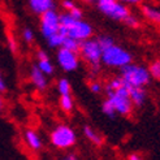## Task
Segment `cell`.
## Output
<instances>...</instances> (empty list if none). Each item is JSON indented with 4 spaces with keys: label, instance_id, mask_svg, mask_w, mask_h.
I'll use <instances>...</instances> for the list:
<instances>
[{
    "label": "cell",
    "instance_id": "obj_1",
    "mask_svg": "<svg viewBox=\"0 0 160 160\" xmlns=\"http://www.w3.org/2000/svg\"><path fill=\"white\" fill-rule=\"evenodd\" d=\"M60 33L78 42L92 38L94 28L83 18H76L69 13H60Z\"/></svg>",
    "mask_w": 160,
    "mask_h": 160
},
{
    "label": "cell",
    "instance_id": "obj_2",
    "mask_svg": "<svg viewBox=\"0 0 160 160\" xmlns=\"http://www.w3.org/2000/svg\"><path fill=\"white\" fill-rule=\"evenodd\" d=\"M133 61V55L116 42L102 50V65L112 69H121Z\"/></svg>",
    "mask_w": 160,
    "mask_h": 160
},
{
    "label": "cell",
    "instance_id": "obj_3",
    "mask_svg": "<svg viewBox=\"0 0 160 160\" xmlns=\"http://www.w3.org/2000/svg\"><path fill=\"white\" fill-rule=\"evenodd\" d=\"M120 77L128 87H146L151 81L148 68L133 61L120 69Z\"/></svg>",
    "mask_w": 160,
    "mask_h": 160
},
{
    "label": "cell",
    "instance_id": "obj_4",
    "mask_svg": "<svg viewBox=\"0 0 160 160\" xmlns=\"http://www.w3.org/2000/svg\"><path fill=\"white\" fill-rule=\"evenodd\" d=\"M79 58H82L94 73H98L102 67V47L97 38H89L79 43Z\"/></svg>",
    "mask_w": 160,
    "mask_h": 160
},
{
    "label": "cell",
    "instance_id": "obj_5",
    "mask_svg": "<svg viewBox=\"0 0 160 160\" xmlns=\"http://www.w3.org/2000/svg\"><path fill=\"white\" fill-rule=\"evenodd\" d=\"M50 143L58 150H69L77 143V133L68 124H59L50 132Z\"/></svg>",
    "mask_w": 160,
    "mask_h": 160
},
{
    "label": "cell",
    "instance_id": "obj_6",
    "mask_svg": "<svg viewBox=\"0 0 160 160\" xmlns=\"http://www.w3.org/2000/svg\"><path fill=\"white\" fill-rule=\"evenodd\" d=\"M107 100L113 107L116 113L120 116H129L133 111V103L129 98V89L124 83L121 87L113 91H106Z\"/></svg>",
    "mask_w": 160,
    "mask_h": 160
},
{
    "label": "cell",
    "instance_id": "obj_7",
    "mask_svg": "<svg viewBox=\"0 0 160 160\" xmlns=\"http://www.w3.org/2000/svg\"><path fill=\"white\" fill-rule=\"evenodd\" d=\"M95 5L103 16L113 21L124 22V20L130 14L128 5L120 0H98Z\"/></svg>",
    "mask_w": 160,
    "mask_h": 160
},
{
    "label": "cell",
    "instance_id": "obj_8",
    "mask_svg": "<svg viewBox=\"0 0 160 160\" xmlns=\"http://www.w3.org/2000/svg\"><path fill=\"white\" fill-rule=\"evenodd\" d=\"M39 31L46 41L60 33V13L56 9H51L39 16Z\"/></svg>",
    "mask_w": 160,
    "mask_h": 160
},
{
    "label": "cell",
    "instance_id": "obj_9",
    "mask_svg": "<svg viewBox=\"0 0 160 160\" xmlns=\"http://www.w3.org/2000/svg\"><path fill=\"white\" fill-rule=\"evenodd\" d=\"M79 59L81 58H79L78 52L62 48V47L58 48V52H56L58 67L65 73H72L79 68Z\"/></svg>",
    "mask_w": 160,
    "mask_h": 160
},
{
    "label": "cell",
    "instance_id": "obj_10",
    "mask_svg": "<svg viewBox=\"0 0 160 160\" xmlns=\"http://www.w3.org/2000/svg\"><path fill=\"white\" fill-rule=\"evenodd\" d=\"M29 78H30L31 83H33V86L39 91H44L47 87H48V77H47L35 64L30 67Z\"/></svg>",
    "mask_w": 160,
    "mask_h": 160
},
{
    "label": "cell",
    "instance_id": "obj_11",
    "mask_svg": "<svg viewBox=\"0 0 160 160\" xmlns=\"http://www.w3.org/2000/svg\"><path fill=\"white\" fill-rule=\"evenodd\" d=\"M35 58H37L35 65L41 69L47 77L53 76V73H55V65L52 64L48 53H47L44 50H38Z\"/></svg>",
    "mask_w": 160,
    "mask_h": 160
},
{
    "label": "cell",
    "instance_id": "obj_12",
    "mask_svg": "<svg viewBox=\"0 0 160 160\" xmlns=\"http://www.w3.org/2000/svg\"><path fill=\"white\" fill-rule=\"evenodd\" d=\"M23 141H25L29 150L34 151V152H38L43 148V139L41 134L34 129H26L23 132Z\"/></svg>",
    "mask_w": 160,
    "mask_h": 160
},
{
    "label": "cell",
    "instance_id": "obj_13",
    "mask_svg": "<svg viewBox=\"0 0 160 160\" xmlns=\"http://www.w3.org/2000/svg\"><path fill=\"white\" fill-rule=\"evenodd\" d=\"M26 3L31 13H34L37 16H41L56 8L55 0H26Z\"/></svg>",
    "mask_w": 160,
    "mask_h": 160
},
{
    "label": "cell",
    "instance_id": "obj_14",
    "mask_svg": "<svg viewBox=\"0 0 160 160\" xmlns=\"http://www.w3.org/2000/svg\"><path fill=\"white\" fill-rule=\"evenodd\" d=\"M129 89V98L134 107H143L147 100L146 87H128Z\"/></svg>",
    "mask_w": 160,
    "mask_h": 160
},
{
    "label": "cell",
    "instance_id": "obj_15",
    "mask_svg": "<svg viewBox=\"0 0 160 160\" xmlns=\"http://www.w3.org/2000/svg\"><path fill=\"white\" fill-rule=\"evenodd\" d=\"M61 7L64 12L69 13L70 16H73L76 18H83V11L78 7V4L74 0H62L61 2Z\"/></svg>",
    "mask_w": 160,
    "mask_h": 160
},
{
    "label": "cell",
    "instance_id": "obj_16",
    "mask_svg": "<svg viewBox=\"0 0 160 160\" xmlns=\"http://www.w3.org/2000/svg\"><path fill=\"white\" fill-rule=\"evenodd\" d=\"M141 12L143 14V17L147 18L148 21L156 23V25H160V9L159 8H155L152 5H142Z\"/></svg>",
    "mask_w": 160,
    "mask_h": 160
},
{
    "label": "cell",
    "instance_id": "obj_17",
    "mask_svg": "<svg viewBox=\"0 0 160 160\" xmlns=\"http://www.w3.org/2000/svg\"><path fill=\"white\" fill-rule=\"evenodd\" d=\"M83 135H85V138L87 141H90L95 146H100L103 143V137L94 129V128H91L90 125H85L83 126Z\"/></svg>",
    "mask_w": 160,
    "mask_h": 160
},
{
    "label": "cell",
    "instance_id": "obj_18",
    "mask_svg": "<svg viewBox=\"0 0 160 160\" xmlns=\"http://www.w3.org/2000/svg\"><path fill=\"white\" fill-rule=\"evenodd\" d=\"M59 107L62 112L70 113L74 109V99L72 98V94L69 95H61L59 98Z\"/></svg>",
    "mask_w": 160,
    "mask_h": 160
},
{
    "label": "cell",
    "instance_id": "obj_19",
    "mask_svg": "<svg viewBox=\"0 0 160 160\" xmlns=\"http://www.w3.org/2000/svg\"><path fill=\"white\" fill-rule=\"evenodd\" d=\"M56 90H58L59 95H69L72 94V85H70V81L65 77H61L58 83H56Z\"/></svg>",
    "mask_w": 160,
    "mask_h": 160
},
{
    "label": "cell",
    "instance_id": "obj_20",
    "mask_svg": "<svg viewBox=\"0 0 160 160\" xmlns=\"http://www.w3.org/2000/svg\"><path fill=\"white\" fill-rule=\"evenodd\" d=\"M64 34H61V33H58V34H55V35H52L51 38H48L47 39V44H48V47L50 48H60V47L62 46V41H64Z\"/></svg>",
    "mask_w": 160,
    "mask_h": 160
},
{
    "label": "cell",
    "instance_id": "obj_21",
    "mask_svg": "<svg viewBox=\"0 0 160 160\" xmlns=\"http://www.w3.org/2000/svg\"><path fill=\"white\" fill-rule=\"evenodd\" d=\"M79 43H81V42L76 41V39H73V38L64 37V41H62V46H61V47H62V48L70 50V51L78 52V50H79Z\"/></svg>",
    "mask_w": 160,
    "mask_h": 160
},
{
    "label": "cell",
    "instance_id": "obj_22",
    "mask_svg": "<svg viewBox=\"0 0 160 160\" xmlns=\"http://www.w3.org/2000/svg\"><path fill=\"white\" fill-rule=\"evenodd\" d=\"M21 37H22V41L26 44H33L34 41H35L34 30L31 28H23L22 31H21Z\"/></svg>",
    "mask_w": 160,
    "mask_h": 160
},
{
    "label": "cell",
    "instance_id": "obj_23",
    "mask_svg": "<svg viewBox=\"0 0 160 160\" xmlns=\"http://www.w3.org/2000/svg\"><path fill=\"white\" fill-rule=\"evenodd\" d=\"M148 72H150V74H151V78L160 81V59L154 60L150 64Z\"/></svg>",
    "mask_w": 160,
    "mask_h": 160
},
{
    "label": "cell",
    "instance_id": "obj_24",
    "mask_svg": "<svg viewBox=\"0 0 160 160\" xmlns=\"http://www.w3.org/2000/svg\"><path fill=\"white\" fill-rule=\"evenodd\" d=\"M102 112L104 113L107 117H109V118H115V116L117 115L116 113V111L113 109V107L111 106V103L106 99V100H103V103H102Z\"/></svg>",
    "mask_w": 160,
    "mask_h": 160
},
{
    "label": "cell",
    "instance_id": "obj_25",
    "mask_svg": "<svg viewBox=\"0 0 160 160\" xmlns=\"http://www.w3.org/2000/svg\"><path fill=\"white\" fill-rule=\"evenodd\" d=\"M124 23H125L128 28H132V29H137V28H139V25H141L139 18H138L135 14H133V13H130V14L124 20Z\"/></svg>",
    "mask_w": 160,
    "mask_h": 160
},
{
    "label": "cell",
    "instance_id": "obj_26",
    "mask_svg": "<svg viewBox=\"0 0 160 160\" xmlns=\"http://www.w3.org/2000/svg\"><path fill=\"white\" fill-rule=\"evenodd\" d=\"M97 39H98V42H99L100 47H102V50H103V48H106V47H108V46H111L112 43H115V39L112 38L111 35H106V34L99 35Z\"/></svg>",
    "mask_w": 160,
    "mask_h": 160
},
{
    "label": "cell",
    "instance_id": "obj_27",
    "mask_svg": "<svg viewBox=\"0 0 160 160\" xmlns=\"http://www.w3.org/2000/svg\"><path fill=\"white\" fill-rule=\"evenodd\" d=\"M89 89H90V91H91L92 94H100L103 90H104V87L102 86L100 82L92 81V82H90V85H89Z\"/></svg>",
    "mask_w": 160,
    "mask_h": 160
},
{
    "label": "cell",
    "instance_id": "obj_28",
    "mask_svg": "<svg viewBox=\"0 0 160 160\" xmlns=\"http://www.w3.org/2000/svg\"><path fill=\"white\" fill-rule=\"evenodd\" d=\"M8 89V85H7V81L3 76V72L0 70V92H5Z\"/></svg>",
    "mask_w": 160,
    "mask_h": 160
},
{
    "label": "cell",
    "instance_id": "obj_29",
    "mask_svg": "<svg viewBox=\"0 0 160 160\" xmlns=\"http://www.w3.org/2000/svg\"><path fill=\"white\" fill-rule=\"evenodd\" d=\"M8 46H9V50L12 52H17V44H16L13 37H8Z\"/></svg>",
    "mask_w": 160,
    "mask_h": 160
},
{
    "label": "cell",
    "instance_id": "obj_30",
    "mask_svg": "<svg viewBox=\"0 0 160 160\" xmlns=\"http://www.w3.org/2000/svg\"><path fill=\"white\" fill-rule=\"evenodd\" d=\"M120 2L126 5H138L142 3V0H120Z\"/></svg>",
    "mask_w": 160,
    "mask_h": 160
},
{
    "label": "cell",
    "instance_id": "obj_31",
    "mask_svg": "<svg viewBox=\"0 0 160 160\" xmlns=\"http://www.w3.org/2000/svg\"><path fill=\"white\" fill-rule=\"evenodd\" d=\"M4 107H5V100L3 98V92H0V113L4 111Z\"/></svg>",
    "mask_w": 160,
    "mask_h": 160
},
{
    "label": "cell",
    "instance_id": "obj_32",
    "mask_svg": "<svg viewBox=\"0 0 160 160\" xmlns=\"http://www.w3.org/2000/svg\"><path fill=\"white\" fill-rule=\"evenodd\" d=\"M128 159H129V160H143V159H142V156H141L139 154H135V152L130 154Z\"/></svg>",
    "mask_w": 160,
    "mask_h": 160
},
{
    "label": "cell",
    "instance_id": "obj_33",
    "mask_svg": "<svg viewBox=\"0 0 160 160\" xmlns=\"http://www.w3.org/2000/svg\"><path fill=\"white\" fill-rule=\"evenodd\" d=\"M62 160H78V158L74 155V154H68L62 158Z\"/></svg>",
    "mask_w": 160,
    "mask_h": 160
},
{
    "label": "cell",
    "instance_id": "obj_34",
    "mask_svg": "<svg viewBox=\"0 0 160 160\" xmlns=\"http://www.w3.org/2000/svg\"><path fill=\"white\" fill-rule=\"evenodd\" d=\"M82 2H83L85 4H89V5H95L98 0H82Z\"/></svg>",
    "mask_w": 160,
    "mask_h": 160
}]
</instances>
